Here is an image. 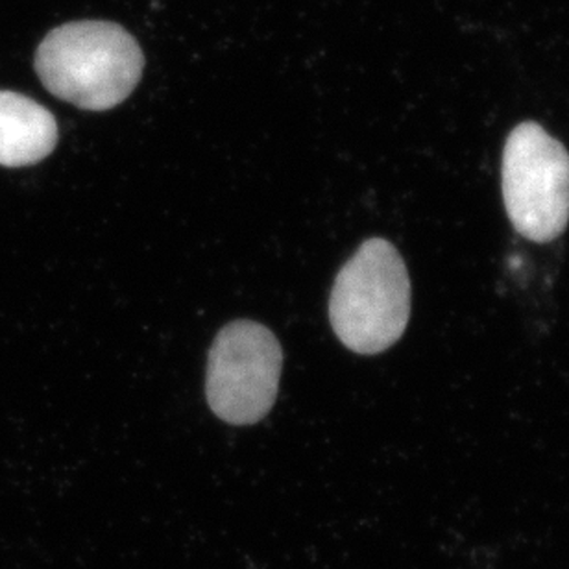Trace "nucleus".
<instances>
[{
  "label": "nucleus",
  "mask_w": 569,
  "mask_h": 569,
  "mask_svg": "<svg viewBox=\"0 0 569 569\" xmlns=\"http://www.w3.org/2000/svg\"><path fill=\"white\" fill-rule=\"evenodd\" d=\"M138 41L116 22H69L47 33L36 52V72L58 99L82 110L121 104L141 80Z\"/></svg>",
  "instance_id": "f257e3e1"
},
{
  "label": "nucleus",
  "mask_w": 569,
  "mask_h": 569,
  "mask_svg": "<svg viewBox=\"0 0 569 569\" xmlns=\"http://www.w3.org/2000/svg\"><path fill=\"white\" fill-rule=\"evenodd\" d=\"M411 317V280L395 244L368 239L342 267L329 300L340 342L361 356L389 350Z\"/></svg>",
  "instance_id": "f03ea898"
},
{
  "label": "nucleus",
  "mask_w": 569,
  "mask_h": 569,
  "mask_svg": "<svg viewBox=\"0 0 569 569\" xmlns=\"http://www.w3.org/2000/svg\"><path fill=\"white\" fill-rule=\"evenodd\" d=\"M503 202L510 222L529 241L549 242L569 222V153L538 122H521L505 142Z\"/></svg>",
  "instance_id": "7ed1b4c3"
},
{
  "label": "nucleus",
  "mask_w": 569,
  "mask_h": 569,
  "mask_svg": "<svg viewBox=\"0 0 569 569\" xmlns=\"http://www.w3.org/2000/svg\"><path fill=\"white\" fill-rule=\"evenodd\" d=\"M283 353L274 333L261 323L237 320L226 326L209 351L211 411L231 426L258 423L274 407Z\"/></svg>",
  "instance_id": "20e7f679"
},
{
  "label": "nucleus",
  "mask_w": 569,
  "mask_h": 569,
  "mask_svg": "<svg viewBox=\"0 0 569 569\" xmlns=\"http://www.w3.org/2000/svg\"><path fill=\"white\" fill-rule=\"evenodd\" d=\"M58 124L47 108L24 94L0 91V167H27L49 158Z\"/></svg>",
  "instance_id": "39448f33"
}]
</instances>
